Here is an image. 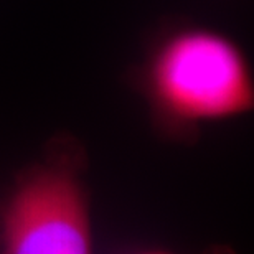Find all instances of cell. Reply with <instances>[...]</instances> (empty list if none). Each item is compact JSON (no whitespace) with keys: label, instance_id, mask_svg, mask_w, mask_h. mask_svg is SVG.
Here are the masks:
<instances>
[{"label":"cell","instance_id":"cell-3","mask_svg":"<svg viewBox=\"0 0 254 254\" xmlns=\"http://www.w3.org/2000/svg\"><path fill=\"white\" fill-rule=\"evenodd\" d=\"M127 254H179L175 251H169V250H160V248H150V250H139V251H130ZM200 254H238L236 251H233L231 248L223 246V245H216L211 246L210 250L203 251Z\"/></svg>","mask_w":254,"mask_h":254},{"label":"cell","instance_id":"cell-1","mask_svg":"<svg viewBox=\"0 0 254 254\" xmlns=\"http://www.w3.org/2000/svg\"><path fill=\"white\" fill-rule=\"evenodd\" d=\"M135 88L154 129L174 142H195L206 127L254 109V69L246 50L203 23L162 30L142 57Z\"/></svg>","mask_w":254,"mask_h":254},{"label":"cell","instance_id":"cell-2","mask_svg":"<svg viewBox=\"0 0 254 254\" xmlns=\"http://www.w3.org/2000/svg\"><path fill=\"white\" fill-rule=\"evenodd\" d=\"M0 254H96L88 154L57 135L0 200Z\"/></svg>","mask_w":254,"mask_h":254}]
</instances>
